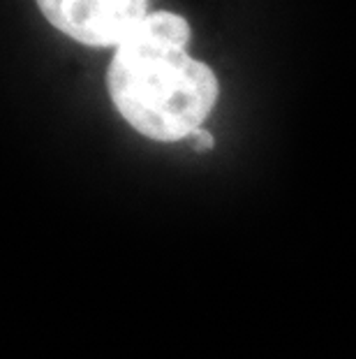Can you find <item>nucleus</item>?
I'll return each instance as SVG.
<instances>
[{"label": "nucleus", "mask_w": 356, "mask_h": 359, "mask_svg": "<svg viewBox=\"0 0 356 359\" xmlns=\"http://www.w3.org/2000/svg\"><path fill=\"white\" fill-rule=\"evenodd\" d=\"M148 0H37L44 19L88 47H118L137 28Z\"/></svg>", "instance_id": "2"}, {"label": "nucleus", "mask_w": 356, "mask_h": 359, "mask_svg": "<svg viewBox=\"0 0 356 359\" xmlns=\"http://www.w3.org/2000/svg\"><path fill=\"white\" fill-rule=\"evenodd\" d=\"M190 24L153 12L116 47L107 70L113 107L155 142L190 140L218 102V77L187 53Z\"/></svg>", "instance_id": "1"}, {"label": "nucleus", "mask_w": 356, "mask_h": 359, "mask_svg": "<svg viewBox=\"0 0 356 359\" xmlns=\"http://www.w3.org/2000/svg\"><path fill=\"white\" fill-rule=\"evenodd\" d=\"M190 140H192V147L197 149V151H206V149H213V137H211L208 133H206V130H197V133L190 137Z\"/></svg>", "instance_id": "3"}]
</instances>
